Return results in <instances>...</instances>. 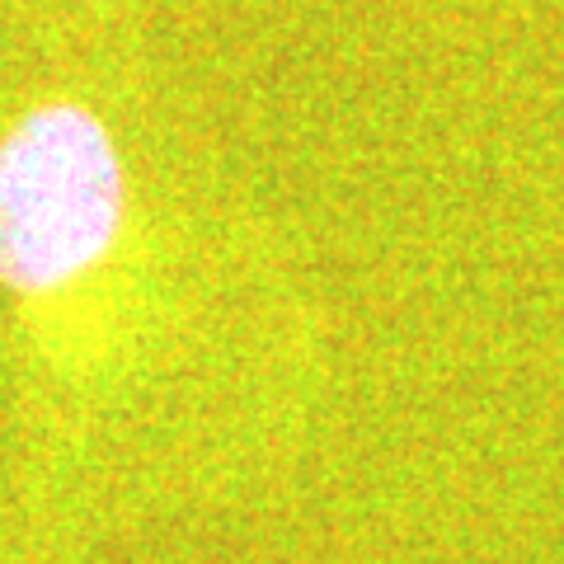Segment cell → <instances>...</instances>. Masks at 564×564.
Listing matches in <instances>:
<instances>
[{
  "mask_svg": "<svg viewBox=\"0 0 564 564\" xmlns=\"http://www.w3.org/2000/svg\"><path fill=\"white\" fill-rule=\"evenodd\" d=\"M147 226L113 122L70 90L0 128V302L20 362L57 400L104 395L147 329Z\"/></svg>",
  "mask_w": 564,
  "mask_h": 564,
  "instance_id": "cell-1",
  "label": "cell"
}]
</instances>
